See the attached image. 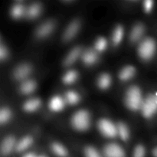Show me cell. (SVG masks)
<instances>
[{"label": "cell", "instance_id": "obj_1", "mask_svg": "<svg viewBox=\"0 0 157 157\" xmlns=\"http://www.w3.org/2000/svg\"><path fill=\"white\" fill-rule=\"evenodd\" d=\"M141 91L139 87H131L128 89L126 94V104L132 110H137L143 104Z\"/></svg>", "mask_w": 157, "mask_h": 157}, {"label": "cell", "instance_id": "obj_2", "mask_svg": "<svg viewBox=\"0 0 157 157\" xmlns=\"http://www.w3.org/2000/svg\"><path fill=\"white\" fill-rule=\"evenodd\" d=\"M71 123L76 130L81 131L87 130L90 124V114L86 110H79L75 113L72 117Z\"/></svg>", "mask_w": 157, "mask_h": 157}, {"label": "cell", "instance_id": "obj_3", "mask_svg": "<svg viewBox=\"0 0 157 157\" xmlns=\"http://www.w3.org/2000/svg\"><path fill=\"white\" fill-rule=\"evenodd\" d=\"M156 50V44L153 38H146L139 46V55L144 60H150L154 55Z\"/></svg>", "mask_w": 157, "mask_h": 157}, {"label": "cell", "instance_id": "obj_4", "mask_svg": "<svg viewBox=\"0 0 157 157\" xmlns=\"http://www.w3.org/2000/svg\"><path fill=\"white\" fill-rule=\"evenodd\" d=\"M141 110L146 118H150L157 112V92L156 94H150L143 102Z\"/></svg>", "mask_w": 157, "mask_h": 157}, {"label": "cell", "instance_id": "obj_5", "mask_svg": "<svg viewBox=\"0 0 157 157\" xmlns=\"http://www.w3.org/2000/svg\"><path fill=\"white\" fill-rule=\"evenodd\" d=\"M98 128L100 131L107 137H115L117 134V129L111 121L107 119H102L98 123Z\"/></svg>", "mask_w": 157, "mask_h": 157}, {"label": "cell", "instance_id": "obj_6", "mask_svg": "<svg viewBox=\"0 0 157 157\" xmlns=\"http://www.w3.org/2000/svg\"><path fill=\"white\" fill-rule=\"evenodd\" d=\"M104 152L106 157H125L124 150L115 144H110L106 146Z\"/></svg>", "mask_w": 157, "mask_h": 157}, {"label": "cell", "instance_id": "obj_7", "mask_svg": "<svg viewBox=\"0 0 157 157\" xmlns=\"http://www.w3.org/2000/svg\"><path fill=\"white\" fill-rule=\"evenodd\" d=\"M80 27V23L78 21H74L69 25L67 29H66L64 35V38L66 41H69L71 38H73L78 32V29Z\"/></svg>", "mask_w": 157, "mask_h": 157}, {"label": "cell", "instance_id": "obj_8", "mask_svg": "<svg viewBox=\"0 0 157 157\" xmlns=\"http://www.w3.org/2000/svg\"><path fill=\"white\" fill-rule=\"evenodd\" d=\"M15 139L12 136H9L6 138L2 144V153L3 156H7L12 152L15 147Z\"/></svg>", "mask_w": 157, "mask_h": 157}, {"label": "cell", "instance_id": "obj_9", "mask_svg": "<svg viewBox=\"0 0 157 157\" xmlns=\"http://www.w3.org/2000/svg\"><path fill=\"white\" fill-rule=\"evenodd\" d=\"M64 101L62 98L59 96H55L49 102V108L52 111H60L64 107Z\"/></svg>", "mask_w": 157, "mask_h": 157}, {"label": "cell", "instance_id": "obj_10", "mask_svg": "<svg viewBox=\"0 0 157 157\" xmlns=\"http://www.w3.org/2000/svg\"><path fill=\"white\" fill-rule=\"evenodd\" d=\"M31 71V67L28 64H21L18 66L15 71V78L18 80H21L25 78L29 75Z\"/></svg>", "mask_w": 157, "mask_h": 157}, {"label": "cell", "instance_id": "obj_11", "mask_svg": "<svg viewBox=\"0 0 157 157\" xmlns=\"http://www.w3.org/2000/svg\"><path fill=\"white\" fill-rule=\"evenodd\" d=\"M53 29L54 23L52 22V21H47V22L42 24L38 28V31H37V35L40 38L47 36L52 32Z\"/></svg>", "mask_w": 157, "mask_h": 157}, {"label": "cell", "instance_id": "obj_12", "mask_svg": "<svg viewBox=\"0 0 157 157\" xmlns=\"http://www.w3.org/2000/svg\"><path fill=\"white\" fill-rule=\"evenodd\" d=\"M144 32V27L143 25H137L132 30L130 34V40L133 42H136L139 41L143 36Z\"/></svg>", "mask_w": 157, "mask_h": 157}, {"label": "cell", "instance_id": "obj_13", "mask_svg": "<svg viewBox=\"0 0 157 157\" xmlns=\"http://www.w3.org/2000/svg\"><path fill=\"white\" fill-rule=\"evenodd\" d=\"M80 54H81V48H75L68 54L67 58H65V60H64V64L67 66L71 65V64H74V63L75 62V61L78 59Z\"/></svg>", "mask_w": 157, "mask_h": 157}, {"label": "cell", "instance_id": "obj_14", "mask_svg": "<svg viewBox=\"0 0 157 157\" xmlns=\"http://www.w3.org/2000/svg\"><path fill=\"white\" fill-rule=\"evenodd\" d=\"M82 59L84 64H87V65H91V64H94L98 60V55L94 51L89 50L83 55Z\"/></svg>", "mask_w": 157, "mask_h": 157}, {"label": "cell", "instance_id": "obj_15", "mask_svg": "<svg viewBox=\"0 0 157 157\" xmlns=\"http://www.w3.org/2000/svg\"><path fill=\"white\" fill-rule=\"evenodd\" d=\"M135 68L132 66H127V67H124L120 73V78L122 81H127V80L133 78V75H135Z\"/></svg>", "mask_w": 157, "mask_h": 157}, {"label": "cell", "instance_id": "obj_16", "mask_svg": "<svg viewBox=\"0 0 157 157\" xmlns=\"http://www.w3.org/2000/svg\"><path fill=\"white\" fill-rule=\"evenodd\" d=\"M41 106V101L38 99H32L24 104L25 110L28 112H33L38 109Z\"/></svg>", "mask_w": 157, "mask_h": 157}, {"label": "cell", "instance_id": "obj_17", "mask_svg": "<svg viewBox=\"0 0 157 157\" xmlns=\"http://www.w3.org/2000/svg\"><path fill=\"white\" fill-rule=\"evenodd\" d=\"M35 87H36V84L33 81H28L21 84L20 90H21V93L25 94H29L35 90Z\"/></svg>", "mask_w": 157, "mask_h": 157}, {"label": "cell", "instance_id": "obj_18", "mask_svg": "<svg viewBox=\"0 0 157 157\" xmlns=\"http://www.w3.org/2000/svg\"><path fill=\"white\" fill-rule=\"evenodd\" d=\"M117 134L121 136L123 140H127L129 138V130L124 123H119L117 126Z\"/></svg>", "mask_w": 157, "mask_h": 157}, {"label": "cell", "instance_id": "obj_19", "mask_svg": "<svg viewBox=\"0 0 157 157\" xmlns=\"http://www.w3.org/2000/svg\"><path fill=\"white\" fill-rule=\"evenodd\" d=\"M41 6L39 4H33L28 9L26 15L29 18H34L38 16L41 12Z\"/></svg>", "mask_w": 157, "mask_h": 157}, {"label": "cell", "instance_id": "obj_20", "mask_svg": "<svg viewBox=\"0 0 157 157\" xmlns=\"http://www.w3.org/2000/svg\"><path fill=\"white\" fill-rule=\"evenodd\" d=\"M32 138L30 136H26V137L23 138L16 146V150L18 152L24 151L25 150L28 148L31 144H32Z\"/></svg>", "mask_w": 157, "mask_h": 157}, {"label": "cell", "instance_id": "obj_21", "mask_svg": "<svg viewBox=\"0 0 157 157\" xmlns=\"http://www.w3.org/2000/svg\"><path fill=\"white\" fill-rule=\"evenodd\" d=\"M111 82V78L107 74L101 75L98 79V86L101 89H107L110 86Z\"/></svg>", "mask_w": 157, "mask_h": 157}, {"label": "cell", "instance_id": "obj_22", "mask_svg": "<svg viewBox=\"0 0 157 157\" xmlns=\"http://www.w3.org/2000/svg\"><path fill=\"white\" fill-rule=\"evenodd\" d=\"M124 36V29L121 26H117L113 34V42L114 44H118Z\"/></svg>", "mask_w": 157, "mask_h": 157}, {"label": "cell", "instance_id": "obj_23", "mask_svg": "<svg viewBox=\"0 0 157 157\" xmlns=\"http://www.w3.org/2000/svg\"><path fill=\"white\" fill-rule=\"evenodd\" d=\"M78 78V73L75 71H70L63 78V81L67 84H71L75 82Z\"/></svg>", "mask_w": 157, "mask_h": 157}, {"label": "cell", "instance_id": "obj_24", "mask_svg": "<svg viewBox=\"0 0 157 157\" xmlns=\"http://www.w3.org/2000/svg\"><path fill=\"white\" fill-rule=\"evenodd\" d=\"M52 150L57 156L60 157H65L67 156V151L63 146L59 144H54L52 147Z\"/></svg>", "mask_w": 157, "mask_h": 157}, {"label": "cell", "instance_id": "obj_25", "mask_svg": "<svg viewBox=\"0 0 157 157\" xmlns=\"http://www.w3.org/2000/svg\"><path fill=\"white\" fill-rule=\"evenodd\" d=\"M66 101L70 104H76L79 101V95L75 91H68L66 94Z\"/></svg>", "mask_w": 157, "mask_h": 157}, {"label": "cell", "instance_id": "obj_26", "mask_svg": "<svg viewBox=\"0 0 157 157\" xmlns=\"http://www.w3.org/2000/svg\"><path fill=\"white\" fill-rule=\"evenodd\" d=\"M25 9L21 5H16L12 9V15L15 18H18L24 15Z\"/></svg>", "mask_w": 157, "mask_h": 157}, {"label": "cell", "instance_id": "obj_27", "mask_svg": "<svg viewBox=\"0 0 157 157\" xmlns=\"http://www.w3.org/2000/svg\"><path fill=\"white\" fill-rule=\"evenodd\" d=\"M107 45V40L104 38H100L99 39H98V41H96L95 48H96L97 51H98V52H103V51H104L106 49Z\"/></svg>", "mask_w": 157, "mask_h": 157}, {"label": "cell", "instance_id": "obj_28", "mask_svg": "<svg viewBox=\"0 0 157 157\" xmlns=\"http://www.w3.org/2000/svg\"><path fill=\"white\" fill-rule=\"evenodd\" d=\"M11 117V112L9 109L3 108L1 110V113H0V121L2 124L7 122Z\"/></svg>", "mask_w": 157, "mask_h": 157}, {"label": "cell", "instance_id": "obj_29", "mask_svg": "<svg viewBox=\"0 0 157 157\" xmlns=\"http://www.w3.org/2000/svg\"><path fill=\"white\" fill-rule=\"evenodd\" d=\"M86 157H101L98 151L93 147H87L85 150Z\"/></svg>", "mask_w": 157, "mask_h": 157}, {"label": "cell", "instance_id": "obj_30", "mask_svg": "<svg viewBox=\"0 0 157 157\" xmlns=\"http://www.w3.org/2000/svg\"><path fill=\"white\" fill-rule=\"evenodd\" d=\"M145 149L143 146L139 145L136 147L133 153V157H144L145 156Z\"/></svg>", "mask_w": 157, "mask_h": 157}, {"label": "cell", "instance_id": "obj_31", "mask_svg": "<svg viewBox=\"0 0 157 157\" xmlns=\"http://www.w3.org/2000/svg\"><path fill=\"white\" fill-rule=\"evenodd\" d=\"M153 6V2L151 0H147L144 2V9H145L146 12H150L152 10Z\"/></svg>", "mask_w": 157, "mask_h": 157}, {"label": "cell", "instance_id": "obj_32", "mask_svg": "<svg viewBox=\"0 0 157 157\" xmlns=\"http://www.w3.org/2000/svg\"><path fill=\"white\" fill-rule=\"evenodd\" d=\"M7 50H6V48L2 44L1 47H0V58H1V59H5V58L7 57Z\"/></svg>", "mask_w": 157, "mask_h": 157}, {"label": "cell", "instance_id": "obj_33", "mask_svg": "<svg viewBox=\"0 0 157 157\" xmlns=\"http://www.w3.org/2000/svg\"><path fill=\"white\" fill-rule=\"evenodd\" d=\"M23 157H37L35 156V154H34V153H28V154L25 155Z\"/></svg>", "mask_w": 157, "mask_h": 157}, {"label": "cell", "instance_id": "obj_34", "mask_svg": "<svg viewBox=\"0 0 157 157\" xmlns=\"http://www.w3.org/2000/svg\"><path fill=\"white\" fill-rule=\"evenodd\" d=\"M153 156H154L155 157H157V147H156V148H155L154 150H153Z\"/></svg>", "mask_w": 157, "mask_h": 157}, {"label": "cell", "instance_id": "obj_35", "mask_svg": "<svg viewBox=\"0 0 157 157\" xmlns=\"http://www.w3.org/2000/svg\"><path fill=\"white\" fill-rule=\"evenodd\" d=\"M38 157H45V156H38Z\"/></svg>", "mask_w": 157, "mask_h": 157}]
</instances>
